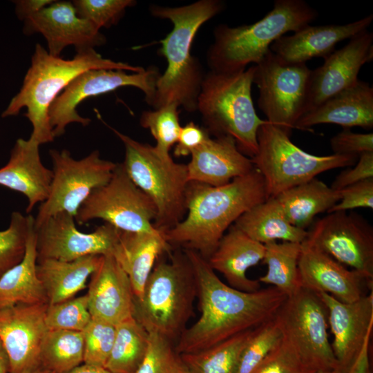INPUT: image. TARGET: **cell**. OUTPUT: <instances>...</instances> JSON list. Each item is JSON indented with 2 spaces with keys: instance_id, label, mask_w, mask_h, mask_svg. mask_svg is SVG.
<instances>
[{
  "instance_id": "74e56055",
  "label": "cell",
  "mask_w": 373,
  "mask_h": 373,
  "mask_svg": "<svg viewBox=\"0 0 373 373\" xmlns=\"http://www.w3.org/2000/svg\"><path fill=\"white\" fill-rule=\"evenodd\" d=\"M31 214L19 211L11 214L8 228L0 231V278L23 258L31 221Z\"/></svg>"
},
{
  "instance_id": "8992f818",
  "label": "cell",
  "mask_w": 373,
  "mask_h": 373,
  "mask_svg": "<svg viewBox=\"0 0 373 373\" xmlns=\"http://www.w3.org/2000/svg\"><path fill=\"white\" fill-rule=\"evenodd\" d=\"M254 65L247 69L204 75L197 102L204 128L215 137L230 136L239 151L252 158L258 149L257 133L267 122L256 114L251 86Z\"/></svg>"
},
{
  "instance_id": "f6af8a7d",
  "label": "cell",
  "mask_w": 373,
  "mask_h": 373,
  "mask_svg": "<svg viewBox=\"0 0 373 373\" xmlns=\"http://www.w3.org/2000/svg\"><path fill=\"white\" fill-rule=\"evenodd\" d=\"M340 200L327 213L356 208H373V178L350 185L339 191Z\"/></svg>"
},
{
  "instance_id": "3957f363",
  "label": "cell",
  "mask_w": 373,
  "mask_h": 373,
  "mask_svg": "<svg viewBox=\"0 0 373 373\" xmlns=\"http://www.w3.org/2000/svg\"><path fill=\"white\" fill-rule=\"evenodd\" d=\"M223 8L219 0H200L181 7H151L153 16L169 19L173 26L160 41L159 53L166 58L167 67L148 102L155 109L175 102L189 112L197 111L204 75L198 59L191 54L193 41L199 28Z\"/></svg>"
},
{
  "instance_id": "ee69618b",
  "label": "cell",
  "mask_w": 373,
  "mask_h": 373,
  "mask_svg": "<svg viewBox=\"0 0 373 373\" xmlns=\"http://www.w3.org/2000/svg\"><path fill=\"white\" fill-rule=\"evenodd\" d=\"M252 373H317L307 366L291 346L281 338Z\"/></svg>"
},
{
  "instance_id": "ac0fdd59",
  "label": "cell",
  "mask_w": 373,
  "mask_h": 373,
  "mask_svg": "<svg viewBox=\"0 0 373 373\" xmlns=\"http://www.w3.org/2000/svg\"><path fill=\"white\" fill-rule=\"evenodd\" d=\"M373 58V34L363 30L350 39L343 48L324 59L322 66L311 70L305 113L354 85L361 67Z\"/></svg>"
},
{
  "instance_id": "b9f144b4",
  "label": "cell",
  "mask_w": 373,
  "mask_h": 373,
  "mask_svg": "<svg viewBox=\"0 0 373 373\" xmlns=\"http://www.w3.org/2000/svg\"><path fill=\"white\" fill-rule=\"evenodd\" d=\"M115 332V325L92 318L83 331V363L104 367L114 343Z\"/></svg>"
},
{
  "instance_id": "d6a6232c",
  "label": "cell",
  "mask_w": 373,
  "mask_h": 373,
  "mask_svg": "<svg viewBox=\"0 0 373 373\" xmlns=\"http://www.w3.org/2000/svg\"><path fill=\"white\" fill-rule=\"evenodd\" d=\"M264 245L262 261L267 272L258 280L272 285L287 297L294 295L301 288L298 267L301 243L271 241Z\"/></svg>"
},
{
  "instance_id": "db71d44e",
  "label": "cell",
  "mask_w": 373,
  "mask_h": 373,
  "mask_svg": "<svg viewBox=\"0 0 373 373\" xmlns=\"http://www.w3.org/2000/svg\"><path fill=\"white\" fill-rule=\"evenodd\" d=\"M22 373H48V372L41 367H38L35 370L24 371Z\"/></svg>"
},
{
  "instance_id": "9c48e42d",
  "label": "cell",
  "mask_w": 373,
  "mask_h": 373,
  "mask_svg": "<svg viewBox=\"0 0 373 373\" xmlns=\"http://www.w3.org/2000/svg\"><path fill=\"white\" fill-rule=\"evenodd\" d=\"M258 149L251 158L263 177L268 198L306 182L323 172L350 167L358 156L332 154L318 156L295 145L290 136L267 121L257 133Z\"/></svg>"
},
{
  "instance_id": "7402d4cb",
  "label": "cell",
  "mask_w": 373,
  "mask_h": 373,
  "mask_svg": "<svg viewBox=\"0 0 373 373\" xmlns=\"http://www.w3.org/2000/svg\"><path fill=\"white\" fill-rule=\"evenodd\" d=\"M87 294L92 318L114 325L133 317L134 298L128 274L112 256H102L90 276Z\"/></svg>"
},
{
  "instance_id": "484cf974",
  "label": "cell",
  "mask_w": 373,
  "mask_h": 373,
  "mask_svg": "<svg viewBox=\"0 0 373 373\" xmlns=\"http://www.w3.org/2000/svg\"><path fill=\"white\" fill-rule=\"evenodd\" d=\"M39 146L29 139H18L10 151L8 162L0 169V186L27 198L28 214L37 204L47 199L52 179V171L41 160Z\"/></svg>"
},
{
  "instance_id": "5bb4252c",
  "label": "cell",
  "mask_w": 373,
  "mask_h": 373,
  "mask_svg": "<svg viewBox=\"0 0 373 373\" xmlns=\"http://www.w3.org/2000/svg\"><path fill=\"white\" fill-rule=\"evenodd\" d=\"M160 74L155 67L141 73H128L123 70L90 69L73 79L51 104L49 121L54 137L62 135L73 122L86 126L90 119L82 117L77 106L84 99L112 92L118 88L133 86L142 90L148 103L152 98Z\"/></svg>"
},
{
  "instance_id": "f35d334b",
  "label": "cell",
  "mask_w": 373,
  "mask_h": 373,
  "mask_svg": "<svg viewBox=\"0 0 373 373\" xmlns=\"http://www.w3.org/2000/svg\"><path fill=\"white\" fill-rule=\"evenodd\" d=\"M91 318L87 294L55 304H48L45 316L48 330L83 332Z\"/></svg>"
},
{
  "instance_id": "ba28073f",
  "label": "cell",
  "mask_w": 373,
  "mask_h": 373,
  "mask_svg": "<svg viewBox=\"0 0 373 373\" xmlns=\"http://www.w3.org/2000/svg\"><path fill=\"white\" fill-rule=\"evenodd\" d=\"M108 127L122 142L125 155L122 163L133 182L154 203V227L162 232L176 226L186 213L189 184L187 166L171 155H161L149 144L141 143Z\"/></svg>"
},
{
  "instance_id": "e0dca14e",
  "label": "cell",
  "mask_w": 373,
  "mask_h": 373,
  "mask_svg": "<svg viewBox=\"0 0 373 373\" xmlns=\"http://www.w3.org/2000/svg\"><path fill=\"white\" fill-rule=\"evenodd\" d=\"M48 304L18 303L0 308V339L9 359V373L39 367V352L48 332Z\"/></svg>"
},
{
  "instance_id": "11a10c76",
  "label": "cell",
  "mask_w": 373,
  "mask_h": 373,
  "mask_svg": "<svg viewBox=\"0 0 373 373\" xmlns=\"http://www.w3.org/2000/svg\"><path fill=\"white\" fill-rule=\"evenodd\" d=\"M317 373H343V372H341L340 370H335L318 372Z\"/></svg>"
},
{
  "instance_id": "7bdbcfd3",
  "label": "cell",
  "mask_w": 373,
  "mask_h": 373,
  "mask_svg": "<svg viewBox=\"0 0 373 373\" xmlns=\"http://www.w3.org/2000/svg\"><path fill=\"white\" fill-rule=\"evenodd\" d=\"M73 3L77 15L93 23L98 29L115 25L126 8L136 3L132 0H75Z\"/></svg>"
},
{
  "instance_id": "277c9868",
  "label": "cell",
  "mask_w": 373,
  "mask_h": 373,
  "mask_svg": "<svg viewBox=\"0 0 373 373\" xmlns=\"http://www.w3.org/2000/svg\"><path fill=\"white\" fill-rule=\"evenodd\" d=\"M90 69L131 73L145 70L140 66L104 58L94 48L78 51L73 59H64L51 55L37 44L22 86L11 99L1 117L17 115L23 108H26L25 116L32 126L29 140L39 145L52 142L55 137L48 115L51 104L73 79Z\"/></svg>"
},
{
  "instance_id": "7a4b0ae2",
  "label": "cell",
  "mask_w": 373,
  "mask_h": 373,
  "mask_svg": "<svg viewBox=\"0 0 373 373\" xmlns=\"http://www.w3.org/2000/svg\"><path fill=\"white\" fill-rule=\"evenodd\" d=\"M186 197V216L162 233L171 246L195 251L206 260L241 215L268 199L263 177L255 167L222 186L189 182Z\"/></svg>"
},
{
  "instance_id": "30bf717a",
  "label": "cell",
  "mask_w": 373,
  "mask_h": 373,
  "mask_svg": "<svg viewBox=\"0 0 373 373\" xmlns=\"http://www.w3.org/2000/svg\"><path fill=\"white\" fill-rule=\"evenodd\" d=\"M274 321L283 338L310 369L338 370L327 334L328 312L316 293L301 287L286 298Z\"/></svg>"
},
{
  "instance_id": "681fc988",
  "label": "cell",
  "mask_w": 373,
  "mask_h": 373,
  "mask_svg": "<svg viewBox=\"0 0 373 373\" xmlns=\"http://www.w3.org/2000/svg\"><path fill=\"white\" fill-rule=\"evenodd\" d=\"M54 1L53 0H18L15 1L14 3L18 18L25 21Z\"/></svg>"
},
{
  "instance_id": "83f0119b",
  "label": "cell",
  "mask_w": 373,
  "mask_h": 373,
  "mask_svg": "<svg viewBox=\"0 0 373 373\" xmlns=\"http://www.w3.org/2000/svg\"><path fill=\"white\" fill-rule=\"evenodd\" d=\"M102 256L91 255L71 261L38 260L37 274L48 305L73 298L86 287L88 278L98 267Z\"/></svg>"
},
{
  "instance_id": "f907efd6",
  "label": "cell",
  "mask_w": 373,
  "mask_h": 373,
  "mask_svg": "<svg viewBox=\"0 0 373 373\" xmlns=\"http://www.w3.org/2000/svg\"><path fill=\"white\" fill-rule=\"evenodd\" d=\"M371 334L369 335L347 373H370L368 349Z\"/></svg>"
},
{
  "instance_id": "6da1fadb",
  "label": "cell",
  "mask_w": 373,
  "mask_h": 373,
  "mask_svg": "<svg viewBox=\"0 0 373 373\" xmlns=\"http://www.w3.org/2000/svg\"><path fill=\"white\" fill-rule=\"evenodd\" d=\"M199 298L198 319L177 341L179 354L199 352L271 320L287 298L276 287L245 292L224 283L207 260L185 249Z\"/></svg>"
},
{
  "instance_id": "d6986e66",
  "label": "cell",
  "mask_w": 373,
  "mask_h": 373,
  "mask_svg": "<svg viewBox=\"0 0 373 373\" xmlns=\"http://www.w3.org/2000/svg\"><path fill=\"white\" fill-rule=\"evenodd\" d=\"M298 267L301 287L327 294L343 303L355 302L372 290L373 280L348 269L306 239L301 242Z\"/></svg>"
},
{
  "instance_id": "8fae6325",
  "label": "cell",
  "mask_w": 373,
  "mask_h": 373,
  "mask_svg": "<svg viewBox=\"0 0 373 373\" xmlns=\"http://www.w3.org/2000/svg\"><path fill=\"white\" fill-rule=\"evenodd\" d=\"M310 73L306 64L285 63L270 50L254 65L258 107L268 122L289 136L305 113Z\"/></svg>"
},
{
  "instance_id": "5b68a950",
  "label": "cell",
  "mask_w": 373,
  "mask_h": 373,
  "mask_svg": "<svg viewBox=\"0 0 373 373\" xmlns=\"http://www.w3.org/2000/svg\"><path fill=\"white\" fill-rule=\"evenodd\" d=\"M317 16L318 12L304 0H276L272 10L252 24L218 25L207 52L210 70L230 73L245 70L251 63L257 64L276 40L310 24Z\"/></svg>"
},
{
  "instance_id": "c3c4849f",
  "label": "cell",
  "mask_w": 373,
  "mask_h": 373,
  "mask_svg": "<svg viewBox=\"0 0 373 373\" xmlns=\"http://www.w3.org/2000/svg\"><path fill=\"white\" fill-rule=\"evenodd\" d=\"M210 137L203 127L189 122L181 127L173 154L176 157L187 156L202 146Z\"/></svg>"
},
{
  "instance_id": "e575fe53",
  "label": "cell",
  "mask_w": 373,
  "mask_h": 373,
  "mask_svg": "<svg viewBox=\"0 0 373 373\" xmlns=\"http://www.w3.org/2000/svg\"><path fill=\"white\" fill-rule=\"evenodd\" d=\"M254 329L242 332L207 349L180 355L189 373H235Z\"/></svg>"
},
{
  "instance_id": "f1b7e54d",
  "label": "cell",
  "mask_w": 373,
  "mask_h": 373,
  "mask_svg": "<svg viewBox=\"0 0 373 373\" xmlns=\"http://www.w3.org/2000/svg\"><path fill=\"white\" fill-rule=\"evenodd\" d=\"M35 218L31 221L22 260L0 278V308L18 303L48 304L37 274Z\"/></svg>"
},
{
  "instance_id": "816d5d0a",
  "label": "cell",
  "mask_w": 373,
  "mask_h": 373,
  "mask_svg": "<svg viewBox=\"0 0 373 373\" xmlns=\"http://www.w3.org/2000/svg\"><path fill=\"white\" fill-rule=\"evenodd\" d=\"M68 373H112L104 367L82 363Z\"/></svg>"
},
{
  "instance_id": "d590c367",
  "label": "cell",
  "mask_w": 373,
  "mask_h": 373,
  "mask_svg": "<svg viewBox=\"0 0 373 373\" xmlns=\"http://www.w3.org/2000/svg\"><path fill=\"white\" fill-rule=\"evenodd\" d=\"M83 361V332L48 330L39 352L41 368L48 373H68Z\"/></svg>"
},
{
  "instance_id": "bcb514c9",
  "label": "cell",
  "mask_w": 373,
  "mask_h": 373,
  "mask_svg": "<svg viewBox=\"0 0 373 373\" xmlns=\"http://www.w3.org/2000/svg\"><path fill=\"white\" fill-rule=\"evenodd\" d=\"M333 154L358 156L365 152H373V133H356L344 128L330 139Z\"/></svg>"
},
{
  "instance_id": "9a60e30c",
  "label": "cell",
  "mask_w": 373,
  "mask_h": 373,
  "mask_svg": "<svg viewBox=\"0 0 373 373\" xmlns=\"http://www.w3.org/2000/svg\"><path fill=\"white\" fill-rule=\"evenodd\" d=\"M35 233L37 260L71 261L99 255L112 256L121 265L124 261L122 231L106 222L84 233L77 228L74 216L60 212L35 227Z\"/></svg>"
},
{
  "instance_id": "2e32d148",
  "label": "cell",
  "mask_w": 373,
  "mask_h": 373,
  "mask_svg": "<svg viewBox=\"0 0 373 373\" xmlns=\"http://www.w3.org/2000/svg\"><path fill=\"white\" fill-rule=\"evenodd\" d=\"M316 220L306 240L345 266L373 280V227L361 215L334 211Z\"/></svg>"
},
{
  "instance_id": "836d02e7",
  "label": "cell",
  "mask_w": 373,
  "mask_h": 373,
  "mask_svg": "<svg viewBox=\"0 0 373 373\" xmlns=\"http://www.w3.org/2000/svg\"><path fill=\"white\" fill-rule=\"evenodd\" d=\"M149 337L147 331L133 317L117 325L104 367L112 373H136L145 356Z\"/></svg>"
},
{
  "instance_id": "cb8c5ba5",
  "label": "cell",
  "mask_w": 373,
  "mask_h": 373,
  "mask_svg": "<svg viewBox=\"0 0 373 373\" xmlns=\"http://www.w3.org/2000/svg\"><path fill=\"white\" fill-rule=\"evenodd\" d=\"M191 157L186 164L189 182L213 186L224 185L254 168L251 158L239 151L230 136L209 137Z\"/></svg>"
},
{
  "instance_id": "8d00e7d4",
  "label": "cell",
  "mask_w": 373,
  "mask_h": 373,
  "mask_svg": "<svg viewBox=\"0 0 373 373\" xmlns=\"http://www.w3.org/2000/svg\"><path fill=\"white\" fill-rule=\"evenodd\" d=\"M178 104L171 102L154 111L142 113L141 126L150 131L156 141L155 148L162 155H170L171 149L176 144L181 126Z\"/></svg>"
},
{
  "instance_id": "60d3db41",
  "label": "cell",
  "mask_w": 373,
  "mask_h": 373,
  "mask_svg": "<svg viewBox=\"0 0 373 373\" xmlns=\"http://www.w3.org/2000/svg\"><path fill=\"white\" fill-rule=\"evenodd\" d=\"M281 338L274 318L256 327L241 354L235 373H252Z\"/></svg>"
},
{
  "instance_id": "d4e9b609",
  "label": "cell",
  "mask_w": 373,
  "mask_h": 373,
  "mask_svg": "<svg viewBox=\"0 0 373 373\" xmlns=\"http://www.w3.org/2000/svg\"><path fill=\"white\" fill-rule=\"evenodd\" d=\"M321 124H336L343 128H372L373 88L358 79L305 113L297 122L296 128L310 131L312 126Z\"/></svg>"
},
{
  "instance_id": "44dd1931",
  "label": "cell",
  "mask_w": 373,
  "mask_h": 373,
  "mask_svg": "<svg viewBox=\"0 0 373 373\" xmlns=\"http://www.w3.org/2000/svg\"><path fill=\"white\" fill-rule=\"evenodd\" d=\"M328 312L331 343L338 370L347 373L373 327V291L350 303L325 293H316Z\"/></svg>"
},
{
  "instance_id": "ffe728a7",
  "label": "cell",
  "mask_w": 373,
  "mask_h": 373,
  "mask_svg": "<svg viewBox=\"0 0 373 373\" xmlns=\"http://www.w3.org/2000/svg\"><path fill=\"white\" fill-rule=\"evenodd\" d=\"M23 30L27 34L41 33L47 41L48 52L55 57L68 46H74L78 52L106 42L99 29L79 17L70 1H55L26 19Z\"/></svg>"
},
{
  "instance_id": "f5cc1de1",
  "label": "cell",
  "mask_w": 373,
  "mask_h": 373,
  "mask_svg": "<svg viewBox=\"0 0 373 373\" xmlns=\"http://www.w3.org/2000/svg\"><path fill=\"white\" fill-rule=\"evenodd\" d=\"M0 373H9V359L0 339Z\"/></svg>"
},
{
  "instance_id": "4dcf8cb0",
  "label": "cell",
  "mask_w": 373,
  "mask_h": 373,
  "mask_svg": "<svg viewBox=\"0 0 373 373\" xmlns=\"http://www.w3.org/2000/svg\"><path fill=\"white\" fill-rule=\"evenodd\" d=\"M275 198L289 223L305 230L318 214L327 213L340 200V193L315 178Z\"/></svg>"
},
{
  "instance_id": "4316f807",
  "label": "cell",
  "mask_w": 373,
  "mask_h": 373,
  "mask_svg": "<svg viewBox=\"0 0 373 373\" xmlns=\"http://www.w3.org/2000/svg\"><path fill=\"white\" fill-rule=\"evenodd\" d=\"M265 245L232 224L207 260L213 271L223 275L229 285L245 292L260 289L258 280L249 279L246 271L262 260Z\"/></svg>"
},
{
  "instance_id": "4fadbf2b",
  "label": "cell",
  "mask_w": 373,
  "mask_h": 373,
  "mask_svg": "<svg viewBox=\"0 0 373 373\" xmlns=\"http://www.w3.org/2000/svg\"><path fill=\"white\" fill-rule=\"evenodd\" d=\"M49 153L52 179L48 196L35 218V227L60 212L75 217L90 193L109 181L117 164L102 159L97 150L80 160L74 159L66 149L50 150Z\"/></svg>"
},
{
  "instance_id": "f546056e",
  "label": "cell",
  "mask_w": 373,
  "mask_h": 373,
  "mask_svg": "<svg viewBox=\"0 0 373 373\" xmlns=\"http://www.w3.org/2000/svg\"><path fill=\"white\" fill-rule=\"evenodd\" d=\"M233 226L263 245L276 240L301 243L307 236V231L289 223L275 197L269 198L245 212Z\"/></svg>"
},
{
  "instance_id": "52a82bcc",
  "label": "cell",
  "mask_w": 373,
  "mask_h": 373,
  "mask_svg": "<svg viewBox=\"0 0 373 373\" xmlns=\"http://www.w3.org/2000/svg\"><path fill=\"white\" fill-rule=\"evenodd\" d=\"M197 286L191 262L184 252L157 260L141 296L134 298L133 317L149 334L173 343L186 329L193 312Z\"/></svg>"
},
{
  "instance_id": "1f68e13d",
  "label": "cell",
  "mask_w": 373,
  "mask_h": 373,
  "mask_svg": "<svg viewBox=\"0 0 373 373\" xmlns=\"http://www.w3.org/2000/svg\"><path fill=\"white\" fill-rule=\"evenodd\" d=\"M124 250L122 267L128 274L135 297L141 296L146 280L160 256L169 253L171 246L163 233L122 231Z\"/></svg>"
},
{
  "instance_id": "7c38bea8",
  "label": "cell",
  "mask_w": 373,
  "mask_h": 373,
  "mask_svg": "<svg viewBox=\"0 0 373 373\" xmlns=\"http://www.w3.org/2000/svg\"><path fill=\"white\" fill-rule=\"evenodd\" d=\"M156 214L153 201L117 163L109 181L90 193L75 219L80 225L101 219L121 231L156 233L162 232L153 226Z\"/></svg>"
},
{
  "instance_id": "603a6c76",
  "label": "cell",
  "mask_w": 373,
  "mask_h": 373,
  "mask_svg": "<svg viewBox=\"0 0 373 373\" xmlns=\"http://www.w3.org/2000/svg\"><path fill=\"white\" fill-rule=\"evenodd\" d=\"M373 15L345 24H327L302 28L291 35L276 40L269 50L287 64H305L315 57L325 58L335 50L336 45L367 30Z\"/></svg>"
},
{
  "instance_id": "ab89813d",
  "label": "cell",
  "mask_w": 373,
  "mask_h": 373,
  "mask_svg": "<svg viewBox=\"0 0 373 373\" xmlns=\"http://www.w3.org/2000/svg\"><path fill=\"white\" fill-rule=\"evenodd\" d=\"M136 373L189 372L172 342L158 334H149L146 352Z\"/></svg>"
},
{
  "instance_id": "7dc6e473",
  "label": "cell",
  "mask_w": 373,
  "mask_h": 373,
  "mask_svg": "<svg viewBox=\"0 0 373 373\" xmlns=\"http://www.w3.org/2000/svg\"><path fill=\"white\" fill-rule=\"evenodd\" d=\"M352 168L342 171L334 180L330 187L340 191L353 184L373 178V152H365L359 155Z\"/></svg>"
}]
</instances>
